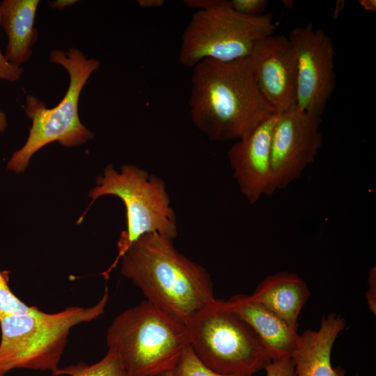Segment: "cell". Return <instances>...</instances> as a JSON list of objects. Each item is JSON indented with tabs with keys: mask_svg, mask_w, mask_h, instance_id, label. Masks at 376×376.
<instances>
[{
	"mask_svg": "<svg viewBox=\"0 0 376 376\" xmlns=\"http://www.w3.org/2000/svg\"><path fill=\"white\" fill-rule=\"evenodd\" d=\"M191 84V120L213 141L242 139L276 113L259 89L249 57L205 59L193 68Z\"/></svg>",
	"mask_w": 376,
	"mask_h": 376,
	"instance_id": "6da1fadb",
	"label": "cell"
},
{
	"mask_svg": "<svg viewBox=\"0 0 376 376\" xmlns=\"http://www.w3.org/2000/svg\"><path fill=\"white\" fill-rule=\"evenodd\" d=\"M120 260L122 274L147 301L184 323L215 299L208 272L180 253L172 239L156 233L143 235Z\"/></svg>",
	"mask_w": 376,
	"mask_h": 376,
	"instance_id": "7a4b0ae2",
	"label": "cell"
},
{
	"mask_svg": "<svg viewBox=\"0 0 376 376\" xmlns=\"http://www.w3.org/2000/svg\"><path fill=\"white\" fill-rule=\"evenodd\" d=\"M106 340L132 376L173 370L189 345L185 323L147 300L117 315Z\"/></svg>",
	"mask_w": 376,
	"mask_h": 376,
	"instance_id": "3957f363",
	"label": "cell"
},
{
	"mask_svg": "<svg viewBox=\"0 0 376 376\" xmlns=\"http://www.w3.org/2000/svg\"><path fill=\"white\" fill-rule=\"evenodd\" d=\"M107 287L100 300L89 307L68 306L48 313L38 309L24 315L0 316V374L24 368L56 371L68 343L70 329L90 322L104 313Z\"/></svg>",
	"mask_w": 376,
	"mask_h": 376,
	"instance_id": "277c9868",
	"label": "cell"
},
{
	"mask_svg": "<svg viewBox=\"0 0 376 376\" xmlns=\"http://www.w3.org/2000/svg\"><path fill=\"white\" fill-rule=\"evenodd\" d=\"M49 60L66 70L69 85L65 96L53 108H47L45 102L34 95L26 96L24 110L32 121L29 134L24 145L13 153L7 164V169L16 173L24 172L32 156L50 143L58 141L72 147L93 138V132L79 119L78 104L84 86L100 67V61L87 58L75 47L66 51L54 49Z\"/></svg>",
	"mask_w": 376,
	"mask_h": 376,
	"instance_id": "5b68a950",
	"label": "cell"
},
{
	"mask_svg": "<svg viewBox=\"0 0 376 376\" xmlns=\"http://www.w3.org/2000/svg\"><path fill=\"white\" fill-rule=\"evenodd\" d=\"M104 195L121 199L127 216V230L121 232L118 241V256L102 273L107 279L129 246L139 237L156 233L173 240L178 235V228L165 182L143 169L125 164L118 172L112 164H108L103 175L97 178L96 186L89 191L92 200L89 207Z\"/></svg>",
	"mask_w": 376,
	"mask_h": 376,
	"instance_id": "8992f818",
	"label": "cell"
},
{
	"mask_svg": "<svg viewBox=\"0 0 376 376\" xmlns=\"http://www.w3.org/2000/svg\"><path fill=\"white\" fill-rule=\"evenodd\" d=\"M185 324L194 352L217 373L251 376L272 361L253 331L224 300L205 305Z\"/></svg>",
	"mask_w": 376,
	"mask_h": 376,
	"instance_id": "52a82bcc",
	"label": "cell"
},
{
	"mask_svg": "<svg viewBox=\"0 0 376 376\" xmlns=\"http://www.w3.org/2000/svg\"><path fill=\"white\" fill-rule=\"evenodd\" d=\"M277 26L272 13L244 16L230 8L228 1L219 0L192 14L182 36L179 60L193 68L205 59L228 62L247 58L257 42L274 34Z\"/></svg>",
	"mask_w": 376,
	"mask_h": 376,
	"instance_id": "ba28073f",
	"label": "cell"
},
{
	"mask_svg": "<svg viewBox=\"0 0 376 376\" xmlns=\"http://www.w3.org/2000/svg\"><path fill=\"white\" fill-rule=\"evenodd\" d=\"M288 37L297 59L296 105L322 118L336 79L332 40L311 23L292 29Z\"/></svg>",
	"mask_w": 376,
	"mask_h": 376,
	"instance_id": "9c48e42d",
	"label": "cell"
},
{
	"mask_svg": "<svg viewBox=\"0 0 376 376\" xmlns=\"http://www.w3.org/2000/svg\"><path fill=\"white\" fill-rule=\"evenodd\" d=\"M322 118L296 104L278 113L271 141V169L274 188H286L301 178L322 146Z\"/></svg>",
	"mask_w": 376,
	"mask_h": 376,
	"instance_id": "30bf717a",
	"label": "cell"
},
{
	"mask_svg": "<svg viewBox=\"0 0 376 376\" xmlns=\"http://www.w3.org/2000/svg\"><path fill=\"white\" fill-rule=\"evenodd\" d=\"M249 57L259 89L274 111L295 105L297 59L288 37L272 34L260 39Z\"/></svg>",
	"mask_w": 376,
	"mask_h": 376,
	"instance_id": "8fae6325",
	"label": "cell"
},
{
	"mask_svg": "<svg viewBox=\"0 0 376 376\" xmlns=\"http://www.w3.org/2000/svg\"><path fill=\"white\" fill-rule=\"evenodd\" d=\"M277 117L275 113L265 119L227 152L233 177L251 204L276 191L271 169V141Z\"/></svg>",
	"mask_w": 376,
	"mask_h": 376,
	"instance_id": "7c38bea8",
	"label": "cell"
},
{
	"mask_svg": "<svg viewBox=\"0 0 376 376\" xmlns=\"http://www.w3.org/2000/svg\"><path fill=\"white\" fill-rule=\"evenodd\" d=\"M225 305L253 331L272 361L292 357L297 331L248 295H233Z\"/></svg>",
	"mask_w": 376,
	"mask_h": 376,
	"instance_id": "4fadbf2b",
	"label": "cell"
},
{
	"mask_svg": "<svg viewBox=\"0 0 376 376\" xmlns=\"http://www.w3.org/2000/svg\"><path fill=\"white\" fill-rule=\"evenodd\" d=\"M345 325L344 318L332 312L322 318L318 330L307 329L299 335L291 357L295 376H345L340 368L332 367L331 353Z\"/></svg>",
	"mask_w": 376,
	"mask_h": 376,
	"instance_id": "5bb4252c",
	"label": "cell"
},
{
	"mask_svg": "<svg viewBox=\"0 0 376 376\" xmlns=\"http://www.w3.org/2000/svg\"><path fill=\"white\" fill-rule=\"evenodd\" d=\"M309 295L306 283L297 274L279 272L266 276L249 296L297 331L298 317Z\"/></svg>",
	"mask_w": 376,
	"mask_h": 376,
	"instance_id": "9a60e30c",
	"label": "cell"
},
{
	"mask_svg": "<svg viewBox=\"0 0 376 376\" xmlns=\"http://www.w3.org/2000/svg\"><path fill=\"white\" fill-rule=\"evenodd\" d=\"M39 0H4L0 2L1 24L8 38L4 56L17 66L26 62L38 38L34 27Z\"/></svg>",
	"mask_w": 376,
	"mask_h": 376,
	"instance_id": "2e32d148",
	"label": "cell"
},
{
	"mask_svg": "<svg viewBox=\"0 0 376 376\" xmlns=\"http://www.w3.org/2000/svg\"><path fill=\"white\" fill-rule=\"evenodd\" d=\"M132 376L125 369L119 358L113 352H107L99 361L88 365L82 361L63 368H58L52 376Z\"/></svg>",
	"mask_w": 376,
	"mask_h": 376,
	"instance_id": "e0dca14e",
	"label": "cell"
},
{
	"mask_svg": "<svg viewBox=\"0 0 376 376\" xmlns=\"http://www.w3.org/2000/svg\"><path fill=\"white\" fill-rule=\"evenodd\" d=\"M9 274L8 271H0V316L24 315L38 311L37 306L26 304L11 291Z\"/></svg>",
	"mask_w": 376,
	"mask_h": 376,
	"instance_id": "ac0fdd59",
	"label": "cell"
},
{
	"mask_svg": "<svg viewBox=\"0 0 376 376\" xmlns=\"http://www.w3.org/2000/svg\"><path fill=\"white\" fill-rule=\"evenodd\" d=\"M173 376H246L243 374L224 375L217 373L206 366L195 354L188 345L184 350L181 358L173 370Z\"/></svg>",
	"mask_w": 376,
	"mask_h": 376,
	"instance_id": "d6986e66",
	"label": "cell"
},
{
	"mask_svg": "<svg viewBox=\"0 0 376 376\" xmlns=\"http://www.w3.org/2000/svg\"><path fill=\"white\" fill-rule=\"evenodd\" d=\"M1 24V10H0ZM24 72L22 66H17L9 63L0 49V79L14 82L18 81ZM8 127L6 113L0 109V134Z\"/></svg>",
	"mask_w": 376,
	"mask_h": 376,
	"instance_id": "ffe728a7",
	"label": "cell"
},
{
	"mask_svg": "<svg viewBox=\"0 0 376 376\" xmlns=\"http://www.w3.org/2000/svg\"><path fill=\"white\" fill-rule=\"evenodd\" d=\"M269 4L267 0H230L228 5L236 13L248 17H258L264 14Z\"/></svg>",
	"mask_w": 376,
	"mask_h": 376,
	"instance_id": "44dd1931",
	"label": "cell"
},
{
	"mask_svg": "<svg viewBox=\"0 0 376 376\" xmlns=\"http://www.w3.org/2000/svg\"><path fill=\"white\" fill-rule=\"evenodd\" d=\"M266 376H295L291 357L272 361L265 368Z\"/></svg>",
	"mask_w": 376,
	"mask_h": 376,
	"instance_id": "7402d4cb",
	"label": "cell"
},
{
	"mask_svg": "<svg viewBox=\"0 0 376 376\" xmlns=\"http://www.w3.org/2000/svg\"><path fill=\"white\" fill-rule=\"evenodd\" d=\"M368 287L366 292V300L369 309L375 315L376 314V268L373 266L368 272Z\"/></svg>",
	"mask_w": 376,
	"mask_h": 376,
	"instance_id": "603a6c76",
	"label": "cell"
},
{
	"mask_svg": "<svg viewBox=\"0 0 376 376\" xmlns=\"http://www.w3.org/2000/svg\"><path fill=\"white\" fill-rule=\"evenodd\" d=\"M136 2L143 8H159L164 4V0H138Z\"/></svg>",
	"mask_w": 376,
	"mask_h": 376,
	"instance_id": "cb8c5ba5",
	"label": "cell"
},
{
	"mask_svg": "<svg viewBox=\"0 0 376 376\" xmlns=\"http://www.w3.org/2000/svg\"><path fill=\"white\" fill-rule=\"evenodd\" d=\"M78 1L76 0H56L49 3V6L54 9H63L70 6Z\"/></svg>",
	"mask_w": 376,
	"mask_h": 376,
	"instance_id": "d4e9b609",
	"label": "cell"
},
{
	"mask_svg": "<svg viewBox=\"0 0 376 376\" xmlns=\"http://www.w3.org/2000/svg\"><path fill=\"white\" fill-rule=\"evenodd\" d=\"M359 4L366 11L375 12L376 10L375 0H360Z\"/></svg>",
	"mask_w": 376,
	"mask_h": 376,
	"instance_id": "484cf974",
	"label": "cell"
},
{
	"mask_svg": "<svg viewBox=\"0 0 376 376\" xmlns=\"http://www.w3.org/2000/svg\"><path fill=\"white\" fill-rule=\"evenodd\" d=\"M157 376H173V370L165 372L164 373H162Z\"/></svg>",
	"mask_w": 376,
	"mask_h": 376,
	"instance_id": "4316f807",
	"label": "cell"
},
{
	"mask_svg": "<svg viewBox=\"0 0 376 376\" xmlns=\"http://www.w3.org/2000/svg\"><path fill=\"white\" fill-rule=\"evenodd\" d=\"M0 376H5V375H2L0 374Z\"/></svg>",
	"mask_w": 376,
	"mask_h": 376,
	"instance_id": "83f0119b",
	"label": "cell"
}]
</instances>
